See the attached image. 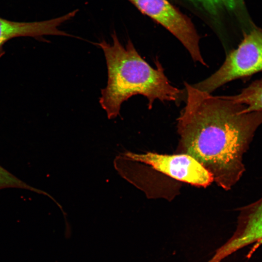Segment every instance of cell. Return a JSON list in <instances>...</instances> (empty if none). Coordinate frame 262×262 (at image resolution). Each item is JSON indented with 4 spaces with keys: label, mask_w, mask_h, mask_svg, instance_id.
Wrapping results in <instances>:
<instances>
[{
    "label": "cell",
    "mask_w": 262,
    "mask_h": 262,
    "mask_svg": "<svg viewBox=\"0 0 262 262\" xmlns=\"http://www.w3.org/2000/svg\"><path fill=\"white\" fill-rule=\"evenodd\" d=\"M211 13H216L221 9L233 8L236 0H191Z\"/></svg>",
    "instance_id": "10"
},
{
    "label": "cell",
    "mask_w": 262,
    "mask_h": 262,
    "mask_svg": "<svg viewBox=\"0 0 262 262\" xmlns=\"http://www.w3.org/2000/svg\"><path fill=\"white\" fill-rule=\"evenodd\" d=\"M120 154L126 159L150 165L173 179L195 186L206 187L213 181L212 175L196 160L187 154H137L126 151Z\"/></svg>",
    "instance_id": "5"
},
{
    "label": "cell",
    "mask_w": 262,
    "mask_h": 262,
    "mask_svg": "<svg viewBox=\"0 0 262 262\" xmlns=\"http://www.w3.org/2000/svg\"><path fill=\"white\" fill-rule=\"evenodd\" d=\"M238 210L236 229L225 243L227 250L232 253L251 244L262 243V196Z\"/></svg>",
    "instance_id": "7"
},
{
    "label": "cell",
    "mask_w": 262,
    "mask_h": 262,
    "mask_svg": "<svg viewBox=\"0 0 262 262\" xmlns=\"http://www.w3.org/2000/svg\"><path fill=\"white\" fill-rule=\"evenodd\" d=\"M262 72V29L254 28L244 34L237 48L227 55L214 73L193 85L211 94L231 81Z\"/></svg>",
    "instance_id": "3"
},
{
    "label": "cell",
    "mask_w": 262,
    "mask_h": 262,
    "mask_svg": "<svg viewBox=\"0 0 262 262\" xmlns=\"http://www.w3.org/2000/svg\"><path fill=\"white\" fill-rule=\"evenodd\" d=\"M112 37V44L104 40L97 43L104 52L108 70L107 84L101 90L99 102L109 119L119 115L122 103L134 95L145 96L149 109L156 100H179L182 91L170 84L159 61L154 68L141 57L130 39L124 47L115 31Z\"/></svg>",
    "instance_id": "2"
},
{
    "label": "cell",
    "mask_w": 262,
    "mask_h": 262,
    "mask_svg": "<svg viewBox=\"0 0 262 262\" xmlns=\"http://www.w3.org/2000/svg\"><path fill=\"white\" fill-rule=\"evenodd\" d=\"M128 0L177 37L195 62L207 66L200 50L199 36L193 24L167 0Z\"/></svg>",
    "instance_id": "4"
},
{
    "label": "cell",
    "mask_w": 262,
    "mask_h": 262,
    "mask_svg": "<svg viewBox=\"0 0 262 262\" xmlns=\"http://www.w3.org/2000/svg\"><path fill=\"white\" fill-rule=\"evenodd\" d=\"M9 188L25 189L48 195L45 192L29 185L0 165V190Z\"/></svg>",
    "instance_id": "9"
},
{
    "label": "cell",
    "mask_w": 262,
    "mask_h": 262,
    "mask_svg": "<svg viewBox=\"0 0 262 262\" xmlns=\"http://www.w3.org/2000/svg\"><path fill=\"white\" fill-rule=\"evenodd\" d=\"M78 12L76 9L58 17L33 22L14 21L0 16V58L5 53L4 44L13 38L28 36L39 39L44 35H70L59 27L74 17Z\"/></svg>",
    "instance_id": "6"
},
{
    "label": "cell",
    "mask_w": 262,
    "mask_h": 262,
    "mask_svg": "<svg viewBox=\"0 0 262 262\" xmlns=\"http://www.w3.org/2000/svg\"><path fill=\"white\" fill-rule=\"evenodd\" d=\"M225 96L235 102L245 105V113L262 111V80L252 82L237 95Z\"/></svg>",
    "instance_id": "8"
},
{
    "label": "cell",
    "mask_w": 262,
    "mask_h": 262,
    "mask_svg": "<svg viewBox=\"0 0 262 262\" xmlns=\"http://www.w3.org/2000/svg\"><path fill=\"white\" fill-rule=\"evenodd\" d=\"M184 85L186 103L178 118L179 151L194 158L218 186L229 190L245 171L243 156L262 124V111L245 113V105L225 96Z\"/></svg>",
    "instance_id": "1"
}]
</instances>
